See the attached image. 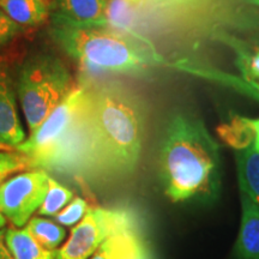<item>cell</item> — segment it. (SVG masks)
Instances as JSON below:
<instances>
[{
    "mask_svg": "<svg viewBox=\"0 0 259 259\" xmlns=\"http://www.w3.org/2000/svg\"><path fill=\"white\" fill-rule=\"evenodd\" d=\"M241 226L234 247L238 259H259V204L241 192Z\"/></svg>",
    "mask_w": 259,
    "mask_h": 259,
    "instance_id": "cell-10",
    "label": "cell"
},
{
    "mask_svg": "<svg viewBox=\"0 0 259 259\" xmlns=\"http://www.w3.org/2000/svg\"><path fill=\"white\" fill-rule=\"evenodd\" d=\"M6 226V219L0 213V229H3Z\"/></svg>",
    "mask_w": 259,
    "mask_h": 259,
    "instance_id": "cell-27",
    "label": "cell"
},
{
    "mask_svg": "<svg viewBox=\"0 0 259 259\" xmlns=\"http://www.w3.org/2000/svg\"><path fill=\"white\" fill-rule=\"evenodd\" d=\"M89 101V87H76L15 150L28 158L31 168L66 167L77 162L96 169L88 126Z\"/></svg>",
    "mask_w": 259,
    "mask_h": 259,
    "instance_id": "cell-4",
    "label": "cell"
},
{
    "mask_svg": "<svg viewBox=\"0 0 259 259\" xmlns=\"http://www.w3.org/2000/svg\"><path fill=\"white\" fill-rule=\"evenodd\" d=\"M250 120V125L254 134V141L253 147L259 151V118L258 119H248Z\"/></svg>",
    "mask_w": 259,
    "mask_h": 259,
    "instance_id": "cell-26",
    "label": "cell"
},
{
    "mask_svg": "<svg viewBox=\"0 0 259 259\" xmlns=\"http://www.w3.org/2000/svg\"><path fill=\"white\" fill-rule=\"evenodd\" d=\"M73 199L72 191L61 185L56 179L50 177L48 191L44 203L38 209L40 216H54L61 211Z\"/></svg>",
    "mask_w": 259,
    "mask_h": 259,
    "instance_id": "cell-17",
    "label": "cell"
},
{
    "mask_svg": "<svg viewBox=\"0 0 259 259\" xmlns=\"http://www.w3.org/2000/svg\"><path fill=\"white\" fill-rule=\"evenodd\" d=\"M50 9H52V17L71 24H107V0H52Z\"/></svg>",
    "mask_w": 259,
    "mask_h": 259,
    "instance_id": "cell-9",
    "label": "cell"
},
{
    "mask_svg": "<svg viewBox=\"0 0 259 259\" xmlns=\"http://www.w3.org/2000/svg\"><path fill=\"white\" fill-rule=\"evenodd\" d=\"M194 73L198 74H204V76H210L213 79H220L222 82H225L227 84H231L232 87L234 88H238L241 92L248 93L252 96H257L259 99V83H254V82H247L245 79H236L234 77L228 76V74H221L218 72H208V71H196L193 70Z\"/></svg>",
    "mask_w": 259,
    "mask_h": 259,
    "instance_id": "cell-22",
    "label": "cell"
},
{
    "mask_svg": "<svg viewBox=\"0 0 259 259\" xmlns=\"http://www.w3.org/2000/svg\"><path fill=\"white\" fill-rule=\"evenodd\" d=\"M158 164L162 187L171 202L210 205L220 198V147L196 116L178 114L171 118Z\"/></svg>",
    "mask_w": 259,
    "mask_h": 259,
    "instance_id": "cell-1",
    "label": "cell"
},
{
    "mask_svg": "<svg viewBox=\"0 0 259 259\" xmlns=\"http://www.w3.org/2000/svg\"><path fill=\"white\" fill-rule=\"evenodd\" d=\"M219 134L225 143L236 150L250 147L254 141V134L250 125V120L248 118L240 115L232 116L228 122L220 126Z\"/></svg>",
    "mask_w": 259,
    "mask_h": 259,
    "instance_id": "cell-16",
    "label": "cell"
},
{
    "mask_svg": "<svg viewBox=\"0 0 259 259\" xmlns=\"http://www.w3.org/2000/svg\"><path fill=\"white\" fill-rule=\"evenodd\" d=\"M88 211L89 206L85 199L76 197L61 211L54 215V221L61 226H74L87 215Z\"/></svg>",
    "mask_w": 259,
    "mask_h": 259,
    "instance_id": "cell-21",
    "label": "cell"
},
{
    "mask_svg": "<svg viewBox=\"0 0 259 259\" xmlns=\"http://www.w3.org/2000/svg\"><path fill=\"white\" fill-rule=\"evenodd\" d=\"M235 158L241 192L259 204V151L250 145L236 150Z\"/></svg>",
    "mask_w": 259,
    "mask_h": 259,
    "instance_id": "cell-14",
    "label": "cell"
},
{
    "mask_svg": "<svg viewBox=\"0 0 259 259\" xmlns=\"http://www.w3.org/2000/svg\"><path fill=\"white\" fill-rule=\"evenodd\" d=\"M203 0H136V4L147 5L164 11H183L202 4Z\"/></svg>",
    "mask_w": 259,
    "mask_h": 259,
    "instance_id": "cell-23",
    "label": "cell"
},
{
    "mask_svg": "<svg viewBox=\"0 0 259 259\" xmlns=\"http://www.w3.org/2000/svg\"><path fill=\"white\" fill-rule=\"evenodd\" d=\"M88 125L97 170L131 174L143 142L144 112L138 97L120 83L90 88Z\"/></svg>",
    "mask_w": 259,
    "mask_h": 259,
    "instance_id": "cell-2",
    "label": "cell"
},
{
    "mask_svg": "<svg viewBox=\"0 0 259 259\" xmlns=\"http://www.w3.org/2000/svg\"><path fill=\"white\" fill-rule=\"evenodd\" d=\"M5 241L14 259H56L57 252L42 247L27 228L5 229Z\"/></svg>",
    "mask_w": 259,
    "mask_h": 259,
    "instance_id": "cell-13",
    "label": "cell"
},
{
    "mask_svg": "<svg viewBox=\"0 0 259 259\" xmlns=\"http://www.w3.org/2000/svg\"><path fill=\"white\" fill-rule=\"evenodd\" d=\"M132 3L128 0H107L106 21L109 27L122 31L135 32L132 23Z\"/></svg>",
    "mask_w": 259,
    "mask_h": 259,
    "instance_id": "cell-18",
    "label": "cell"
},
{
    "mask_svg": "<svg viewBox=\"0 0 259 259\" xmlns=\"http://www.w3.org/2000/svg\"><path fill=\"white\" fill-rule=\"evenodd\" d=\"M0 9L21 29L38 27L50 16L46 0H0Z\"/></svg>",
    "mask_w": 259,
    "mask_h": 259,
    "instance_id": "cell-12",
    "label": "cell"
},
{
    "mask_svg": "<svg viewBox=\"0 0 259 259\" xmlns=\"http://www.w3.org/2000/svg\"><path fill=\"white\" fill-rule=\"evenodd\" d=\"M25 228L32 235V238L46 250L56 251V248L59 247L66 236V229L64 228V226L40 216H34L29 220Z\"/></svg>",
    "mask_w": 259,
    "mask_h": 259,
    "instance_id": "cell-15",
    "label": "cell"
},
{
    "mask_svg": "<svg viewBox=\"0 0 259 259\" xmlns=\"http://www.w3.org/2000/svg\"><path fill=\"white\" fill-rule=\"evenodd\" d=\"M74 88L72 74L60 58L51 53H37L27 58L18 71L16 92L29 134L34 132Z\"/></svg>",
    "mask_w": 259,
    "mask_h": 259,
    "instance_id": "cell-5",
    "label": "cell"
},
{
    "mask_svg": "<svg viewBox=\"0 0 259 259\" xmlns=\"http://www.w3.org/2000/svg\"><path fill=\"white\" fill-rule=\"evenodd\" d=\"M22 29L0 9V47L5 46L21 34Z\"/></svg>",
    "mask_w": 259,
    "mask_h": 259,
    "instance_id": "cell-24",
    "label": "cell"
},
{
    "mask_svg": "<svg viewBox=\"0 0 259 259\" xmlns=\"http://www.w3.org/2000/svg\"><path fill=\"white\" fill-rule=\"evenodd\" d=\"M30 167L29 160L15 149L0 150V184L16 171Z\"/></svg>",
    "mask_w": 259,
    "mask_h": 259,
    "instance_id": "cell-20",
    "label": "cell"
},
{
    "mask_svg": "<svg viewBox=\"0 0 259 259\" xmlns=\"http://www.w3.org/2000/svg\"><path fill=\"white\" fill-rule=\"evenodd\" d=\"M51 21L52 36L83 70L141 74L163 63L153 45L136 31L71 24L52 16Z\"/></svg>",
    "mask_w": 259,
    "mask_h": 259,
    "instance_id": "cell-3",
    "label": "cell"
},
{
    "mask_svg": "<svg viewBox=\"0 0 259 259\" xmlns=\"http://www.w3.org/2000/svg\"><path fill=\"white\" fill-rule=\"evenodd\" d=\"M89 259H151L137 231L109 236Z\"/></svg>",
    "mask_w": 259,
    "mask_h": 259,
    "instance_id": "cell-11",
    "label": "cell"
},
{
    "mask_svg": "<svg viewBox=\"0 0 259 259\" xmlns=\"http://www.w3.org/2000/svg\"><path fill=\"white\" fill-rule=\"evenodd\" d=\"M0 150H12V149H10L8 147H4V145L0 144Z\"/></svg>",
    "mask_w": 259,
    "mask_h": 259,
    "instance_id": "cell-29",
    "label": "cell"
},
{
    "mask_svg": "<svg viewBox=\"0 0 259 259\" xmlns=\"http://www.w3.org/2000/svg\"><path fill=\"white\" fill-rule=\"evenodd\" d=\"M0 259H14L5 241V229H0Z\"/></svg>",
    "mask_w": 259,
    "mask_h": 259,
    "instance_id": "cell-25",
    "label": "cell"
},
{
    "mask_svg": "<svg viewBox=\"0 0 259 259\" xmlns=\"http://www.w3.org/2000/svg\"><path fill=\"white\" fill-rule=\"evenodd\" d=\"M48 179L50 176L46 170L35 168L3 181L0 184V213L14 227H24L44 203Z\"/></svg>",
    "mask_w": 259,
    "mask_h": 259,
    "instance_id": "cell-7",
    "label": "cell"
},
{
    "mask_svg": "<svg viewBox=\"0 0 259 259\" xmlns=\"http://www.w3.org/2000/svg\"><path fill=\"white\" fill-rule=\"evenodd\" d=\"M130 231H137V223L131 212L90 208L71 229L70 238L57 251L56 259H89L109 236Z\"/></svg>",
    "mask_w": 259,
    "mask_h": 259,
    "instance_id": "cell-6",
    "label": "cell"
},
{
    "mask_svg": "<svg viewBox=\"0 0 259 259\" xmlns=\"http://www.w3.org/2000/svg\"><path fill=\"white\" fill-rule=\"evenodd\" d=\"M232 47H234L238 56L242 79L259 83V47L248 48L241 46V44L232 45Z\"/></svg>",
    "mask_w": 259,
    "mask_h": 259,
    "instance_id": "cell-19",
    "label": "cell"
},
{
    "mask_svg": "<svg viewBox=\"0 0 259 259\" xmlns=\"http://www.w3.org/2000/svg\"><path fill=\"white\" fill-rule=\"evenodd\" d=\"M244 2L247 3V4L258 6V8H259V0H244Z\"/></svg>",
    "mask_w": 259,
    "mask_h": 259,
    "instance_id": "cell-28",
    "label": "cell"
},
{
    "mask_svg": "<svg viewBox=\"0 0 259 259\" xmlns=\"http://www.w3.org/2000/svg\"><path fill=\"white\" fill-rule=\"evenodd\" d=\"M130 3H132V4H136V0H128Z\"/></svg>",
    "mask_w": 259,
    "mask_h": 259,
    "instance_id": "cell-30",
    "label": "cell"
},
{
    "mask_svg": "<svg viewBox=\"0 0 259 259\" xmlns=\"http://www.w3.org/2000/svg\"><path fill=\"white\" fill-rule=\"evenodd\" d=\"M27 139L18 114L17 92L10 64L0 59V144L16 149Z\"/></svg>",
    "mask_w": 259,
    "mask_h": 259,
    "instance_id": "cell-8",
    "label": "cell"
}]
</instances>
